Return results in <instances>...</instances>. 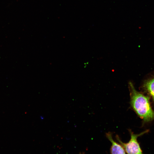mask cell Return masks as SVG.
<instances>
[{
  "instance_id": "cell-1",
  "label": "cell",
  "mask_w": 154,
  "mask_h": 154,
  "mask_svg": "<svg viewBox=\"0 0 154 154\" xmlns=\"http://www.w3.org/2000/svg\"><path fill=\"white\" fill-rule=\"evenodd\" d=\"M131 107L144 122L154 119V111L151 106L149 98L137 91L131 82L128 83Z\"/></svg>"
},
{
  "instance_id": "cell-2",
  "label": "cell",
  "mask_w": 154,
  "mask_h": 154,
  "mask_svg": "<svg viewBox=\"0 0 154 154\" xmlns=\"http://www.w3.org/2000/svg\"><path fill=\"white\" fill-rule=\"evenodd\" d=\"M147 130L138 134H135L131 130L129 132L131 138L128 142L124 143L121 140L119 136L117 135L116 138L120 144L122 146L126 153L127 154H141L142 151L137 141V138L148 132Z\"/></svg>"
},
{
  "instance_id": "cell-3",
  "label": "cell",
  "mask_w": 154,
  "mask_h": 154,
  "mask_svg": "<svg viewBox=\"0 0 154 154\" xmlns=\"http://www.w3.org/2000/svg\"><path fill=\"white\" fill-rule=\"evenodd\" d=\"M106 136L112 143L110 151L111 154H125V152L122 146L114 141L112 138V133L110 132L106 134Z\"/></svg>"
},
{
  "instance_id": "cell-4",
  "label": "cell",
  "mask_w": 154,
  "mask_h": 154,
  "mask_svg": "<svg viewBox=\"0 0 154 154\" xmlns=\"http://www.w3.org/2000/svg\"><path fill=\"white\" fill-rule=\"evenodd\" d=\"M143 88L151 96L154 103V77L145 81Z\"/></svg>"
}]
</instances>
